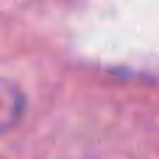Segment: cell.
<instances>
[{"label": "cell", "instance_id": "obj_1", "mask_svg": "<svg viewBox=\"0 0 159 159\" xmlns=\"http://www.w3.org/2000/svg\"><path fill=\"white\" fill-rule=\"evenodd\" d=\"M22 112H25V98H22L20 87L0 78V134L14 129L22 120Z\"/></svg>", "mask_w": 159, "mask_h": 159}]
</instances>
